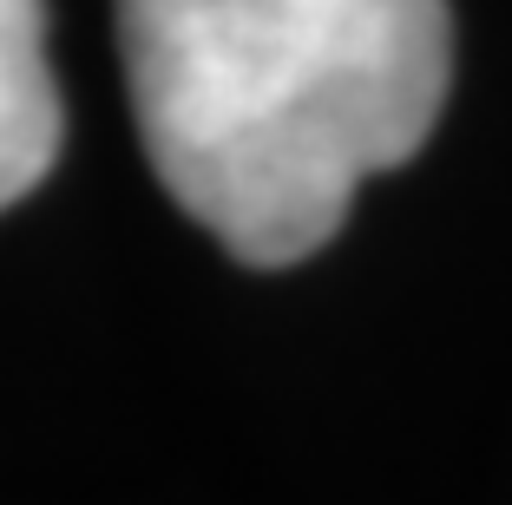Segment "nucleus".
Masks as SVG:
<instances>
[{
    "label": "nucleus",
    "instance_id": "obj_2",
    "mask_svg": "<svg viewBox=\"0 0 512 505\" xmlns=\"http://www.w3.org/2000/svg\"><path fill=\"white\" fill-rule=\"evenodd\" d=\"M60 86L46 66V7L0 0V210L20 204L60 158Z\"/></svg>",
    "mask_w": 512,
    "mask_h": 505
},
{
    "label": "nucleus",
    "instance_id": "obj_1",
    "mask_svg": "<svg viewBox=\"0 0 512 505\" xmlns=\"http://www.w3.org/2000/svg\"><path fill=\"white\" fill-rule=\"evenodd\" d=\"M119 53L165 191L237 263L283 269L427 145L453 14L447 0H119Z\"/></svg>",
    "mask_w": 512,
    "mask_h": 505
}]
</instances>
